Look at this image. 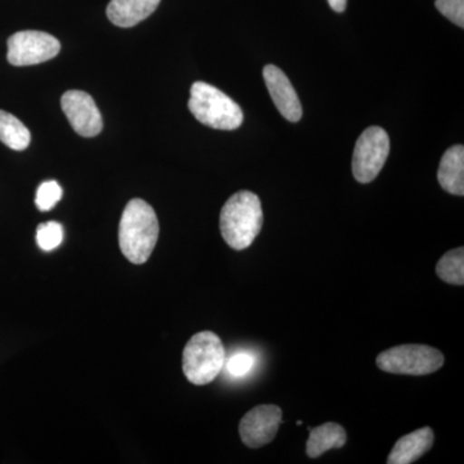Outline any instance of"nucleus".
Instances as JSON below:
<instances>
[{
	"label": "nucleus",
	"mask_w": 464,
	"mask_h": 464,
	"mask_svg": "<svg viewBox=\"0 0 464 464\" xmlns=\"http://www.w3.org/2000/svg\"><path fill=\"white\" fill-rule=\"evenodd\" d=\"M159 239L157 213L142 199H132L125 207L119 225V246L128 261L146 264Z\"/></svg>",
	"instance_id": "1"
},
{
	"label": "nucleus",
	"mask_w": 464,
	"mask_h": 464,
	"mask_svg": "<svg viewBox=\"0 0 464 464\" xmlns=\"http://www.w3.org/2000/svg\"><path fill=\"white\" fill-rule=\"evenodd\" d=\"M264 225V210L257 195L239 191L226 201L219 217V227L226 243L235 250L252 246Z\"/></svg>",
	"instance_id": "2"
},
{
	"label": "nucleus",
	"mask_w": 464,
	"mask_h": 464,
	"mask_svg": "<svg viewBox=\"0 0 464 464\" xmlns=\"http://www.w3.org/2000/svg\"><path fill=\"white\" fill-rule=\"evenodd\" d=\"M188 109L201 124L213 130H237L244 121L240 106L224 92L204 82L192 84Z\"/></svg>",
	"instance_id": "3"
},
{
	"label": "nucleus",
	"mask_w": 464,
	"mask_h": 464,
	"mask_svg": "<svg viewBox=\"0 0 464 464\" xmlns=\"http://www.w3.org/2000/svg\"><path fill=\"white\" fill-rule=\"evenodd\" d=\"M225 362L224 343L213 332L198 333L183 350V373L195 386H206L215 381Z\"/></svg>",
	"instance_id": "4"
},
{
	"label": "nucleus",
	"mask_w": 464,
	"mask_h": 464,
	"mask_svg": "<svg viewBox=\"0 0 464 464\" xmlns=\"http://www.w3.org/2000/svg\"><path fill=\"white\" fill-rule=\"evenodd\" d=\"M444 355L426 344H401L377 356L378 368L387 373L426 375L435 373L444 365Z\"/></svg>",
	"instance_id": "5"
},
{
	"label": "nucleus",
	"mask_w": 464,
	"mask_h": 464,
	"mask_svg": "<svg viewBox=\"0 0 464 464\" xmlns=\"http://www.w3.org/2000/svg\"><path fill=\"white\" fill-rule=\"evenodd\" d=\"M390 155V137L381 127H369L353 150V173L356 181L369 183L377 179Z\"/></svg>",
	"instance_id": "6"
},
{
	"label": "nucleus",
	"mask_w": 464,
	"mask_h": 464,
	"mask_svg": "<svg viewBox=\"0 0 464 464\" xmlns=\"http://www.w3.org/2000/svg\"><path fill=\"white\" fill-rule=\"evenodd\" d=\"M7 60L14 66H32L50 61L61 51L58 39L48 33L25 30L8 39Z\"/></svg>",
	"instance_id": "7"
},
{
	"label": "nucleus",
	"mask_w": 464,
	"mask_h": 464,
	"mask_svg": "<svg viewBox=\"0 0 464 464\" xmlns=\"http://www.w3.org/2000/svg\"><path fill=\"white\" fill-rule=\"evenodd\" d=\"M283 422V411L276 405H258L241 418L239 433L246 447L257 449L270 444Z\"/></svg>",
	"instance_id": "8"
},
{
	"label": "nucleus",
	"mask_w": 464,
	"mask_h": 464,
	"mask_svg": "<svg viewBox=\"0 0 464 464\" xmlns=\"http://www.w3.org/2000/svg\"><path fill=\"white\" fill-rule=\"evenodd\" d=\"M72 130L82 137H96L103 127L102 116L90 94L82 91H67L61 99Z\"/></svg>",
	"instance_id": "9"
},
{
	"label": "nucleus",
	"mask_w": 464,
	"mask_h": 464,
	"mask_svg": "<svg viewBox=\"0 0 464 464\" xmlns=\"http://www.w3.org/2000/svg\"><path fill=\"white\" fill-rule=\"evenodd\" d=\"M264 78L271 99L280 114L292 123L301 121V101L298 99L297 92L290 83L288 76L284 74L279 67L267 65L264 69Z\"/></svg>",
	"instance_id": "10"
},
{
	"label": "nucleus",
	"mask_w": 464,
	"mask_h": 464,
	"mask_svg": "<svg viewBox=\"0 0 464 464\" xmlns=\"http://www.w3.org/2000/svg\"><path fill=\"white\" fill-rule=\"evenodd\" d=\"M435 433L430 427L402 436L391 450L387 463L411 464L424 456L432 448Z\"/></svg>",
	"instance_id": "11"
},
{
	"label": "nucleus",
	"mask_w": 464,
	"mask_h": 464,
	"mask_svg": "<svg viewBox=\"0 0 464 464\" xmlns=\"http://www.w3.org/2000/svg\"><path fill=\"white\" fill-rule=\"evenodd\" d=\"M160 0H111L108 17L119 27H133L154 14Z\"/></svg>",
	"instance_id": "12"
},
{
	"label": "nucleus",
	"mask_w": 464,
	"mask_h": 464,
	"mask_svg": "<svg viewBox=\"0 0 464 464\" xmlns=\"http://www.w3.org/2000/svg\"><path fill=\"white\" fill-rule=\"evenodd\" d=\"M438 179L449 194L464 195V148L456 145L445 151L440 163Z\"/></svg>",
	"instance_id": "13"
},
{
	"label": "nucleus",
	"mask_w": 464,
	"mask_h": 464,
	"mask_svg": "<svg viewBox=\"0 0 464 464\" xmlns=\"http://www.w3.org/2000/svg\"><path fill=\"white\" fill-rule=\"evenodd\" d=\"M347 442L346 430L338 423H324L322 426L310 429L306 450L310 458L323 456L332 449L344 447Z\"/></svg>",
	"instance_id": "14"
},
{
	"label": "nucleus",
	"mask_w": 464,
	"mask_h": 464,
	"mask_svg": "<svg viewBox=\"0 0 464 464\" xmlns=\"http://www.w3.org/2000/svg\"><path fill=\"white\" fill-rule=\"evenodd\" d=\"M0 141L14 151H24L32 141V134L16 116L0 110Z\"/></svg>",
	"instance_id": "15"
},
{
	"label": "nucleus",
	"mask_w": 464,
	"mask_h": 464,
	"mask_svg": "<svg viewBox=\"0 0 464 464\" xmlns=\"http://www.w3.org/2000/svg\"><path fill=\"white\" fill-rule=\"evenodd\" d=\"M440 279L453 285L464 284V249L457 248L445 253L436 266Z\"/></svg>",
	"instance_id": "16"
},
{
	"label": "nucleus",
	"mask_w": 464,
	"mask_h": 464,
	"mask_svg": "<svg viewBox=\"0 0 464 464\" xmlns=\"http://www.w3.org/2000/svg\"><path fill=\"white\" fill-rule=\"evenodd\" d=\"M63 240V227L58 222L50 221L36 228V243L44 252H52L58 248Z\"/></svg>",
	"instance_id": "17"
},
{
	"label": "nucleus",
	"mask_w": 464,
	"mask_h": 464,
	"mask_svg": "<svg viewBox=\"0 0 464 464\" xmlns=\"http://www.w3.org/2000/svg\"><path fill=\"white\" fill-rule=\"evenodd\" d=\"M63 198V188L57 181L43 182L36 191L35 204L42 212H48Z\"/></svg>",
	"instance_id": "18"
},
{
	"label": "nucleus",
	"mask_w": 464,
	"mask_h": 464,
	"mask_svg": "<svg viewBox=\"0 0 464 464\" xmlns=\"http://www.w3.org/2000/svg\"><path fill=\"white\" fill-rule=\"evenodd\" d=\"M226 362L228 374L235 378L246 377L255 366V357L246 353H237Z\"/></svg>",
	"instance_id": "19"
},
{
	"label": "nucleus",
	"mask_w": 464,
	"mask_h": 464,
	"mask_svg": "<svg viewBox=\"0 0 464 464\" xmlns=\"http://www.w3.org/2000/svg\"><path fill=\"white\" fill-rule=\"evenodd\" d=\"M435 5L441 12L442 16L463 29L464 0H436Z\"/></svg>",
	"instance_id": "20"
},
{
	"label": "nucleus",
	"mask_w": 464,
	"mask_h": 464,
	"mask_svg": "<svg viewBox=\"0 0 464 464\" xmlns=\"http://www.w3.org/2000/svg\"><path fill=\"white\" fill-rule=\"evenodd\" d=\"M328 3L333 11L338 12V14L343 12L347 7V0H328Z\"/></svg>",
	"instance_id": "21"
}]
</instances>
